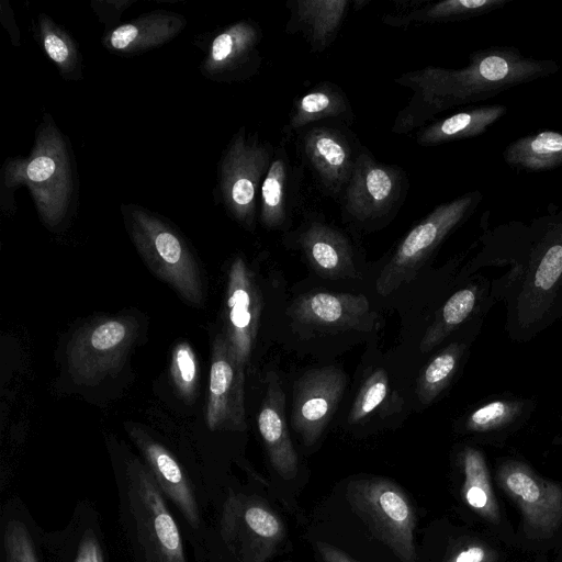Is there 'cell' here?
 I'll use <instances>...</instances> for the list:
<instances>
[{
  "label": "cell",
  "mask_w": 562,
  "mask_h": 562,
  "mask_svg": "<svg viewBox=\"0 0 562 562\" xmlns=\"http://www.w3.org/2000/svg\"><path fill=\"white\" fill-rule=\"evenodd\" d=\"M295 137L302 166L319 190L338 201L362 145L347 125L335 122L311 125Z\"/></svg>",
  "instance_id": "8"
},
{
  "label": "cell",
  "mask_w": 562,
  "mask_h": 562,
  "mask_svg": "<svg viewBox=\"0 0 562 562\" xmlns=\"http://www.w3.org/2000/svg\"><path fill=\"white\" fill-rule=\"evenodd\" d=\"M507 112L504 104H491L460 111L436 120L417 132L415 140L420 146H436L479 136Z\"/></svg>",
  "instance_id": "27"
},
{
  "label": "cell",
  "mask_w": 562,
  "mask_h": 562,
  "mask_svg": "<svg viewBox=\"0 0 562 562\" xmlns=\"http://www.w3.org/2000/svg\"><path fill=\"white\" fill-rule=\"evenodd\" d=\"M3 549L5 562H40L30 530L21 519H7Z\"/></svg>",
  "instance_id": "33"
},
{
  "label": "cell",
  "mask_w": 562,
  "mask_h": 562,
  "mask_svg": "<svg viewBox=\"0 0 562 562\" xmlns=\"http://www.w3.org/2000/svg\"><path fill=\"white\" fill-rule=\"evenodd\" d=\"M74 562H104L100 541L92 528L82 532Z\"/></svg>",
  "instance_id": "36"
},
{
  "label": "cell",
  "mask_w": 562,
  "mask_h": 562,
  "mask_svg": "<svg viewBox=\"0 0 562 562\" xmlns=\"http://www.w3.org/2000/svg\"><path fill=\"white\" fill-rule=\"evenodd\" d=\"M12 169V183L25 182L45 221L56 224L65 214L71 191L67 155L56 131L43 132L32 155Z\"/></svg>",
  "instance_id": "10"
},
{
  "label": "cell",
  "mask_w": 562,
  "mask_h": 562,
  "mask_svg": "<svg viewBox=\"0 0 562 562\" xmlns=\"http://www.w3.org/2000/svg\"><path fill=\"white\" fill-rule=\"evenodd\" d=\"M261 30L251 21L235 23L212 42L206 69L211 72H256L260 66Z\"/></svg>",
  "instance_id": "25"
},
{
  "label": "cell",
  "mask_w": 562,
  "mask_h": 562,
  "mask_svg": "<svg viewBox=\"0 0 562 562\" xmlns=\"http://www.w3.org/2000/svg\"><path fill=\"white\" fill-rule=\"evenodd\" d=\"M347 386L336 367L305 371L293 384L291 426L306 446H313L330 422Z\"/></svg>",
  "instance_id": "12"
},
{
  "label": "cell",
  "mask_w": 562,
  "mask_h": 562,
  "mask_svg": "<svg viewBox=\"0 0 562 562\" xmlns=\"http://www.w3.org/2000/svg\"><path fill=\"white\" fill-rule=\"evenodd\" d=\"M561 66L552 59L524 56L512 46H491L471 53L460 69L427 66L395 79L413 95L392 126L395 134L422 128L449 109L480 102L514 87L549 77Z\"/></svg>",
  "instance_id": "2"
},
{
  "label": "cell",
  "mask_w": 562,
  "mask_h": 562,
  "mask_svg": "<svg viewBox=\"0 0 562 562\" xmlns=\"http://www.w3.org/2000/svg\"><path fill=\"white\" fill-rule=\"evenodd\" d=\"M459 461L464 476L462 495L465 503L487 521L498 524L499 507L484 453L474 446L465 445L459 452Z\"/></svg>",
  "instance_id": "29"
},
{
  "label": "cell",
  "mask_w": 562,
  "mask_h": 562,
  "mask_svg": "<svg viewBox=\"0 0 562 562\" xmlns=\"http://www.w3.org/2000/svg\"><path fill=\"white\" fill-rule=\"evenodd\" d=\"M353 121L355 114L345 91L334 82L322 81L294 99L282 139L296 136L314 124L335 122L349 126Z\"/></svg>",
  "instance_id": "23"
},
{
  "label": "cell",
  "mask_w": 562,
  "mask_h": 562,
  "mask_svg": "<svg viewBox=\"0 0 562 562\" xmlns=\"http://www.w3.org/2000/svg\"><path fill=\"white\" fill-rule=\"evenodd\" d=\"M133 239L150 267L192 303L202 300L195 262L180 238L158 218L144 211L131 212Z\"/></svg>",
  "instance_id": "9"
},
{
  "label": "cell",
  "mask_w": 562,
  "mask_h": 562,
  "mask_svg": "<svg viewBox=\"0 0 562 562\" xmlns=\"http://www.w3.org/2000/svg\"><path fill=\"white\" fill-rule=\"evenodd\" d=\"M497 558V552L488 546L473 542L458 550L446 562H495Z\"/></svg>",
  "instance_id": "37"
},
{
  "label": "cell",
  "mask_w": 562,
  "mask_h": 562,
  "mask_svg": "<svg viewBox=\"0 0 562 562\" xmlns=\"http://www.w3.org/2000/svg\"><path fill=\"white\" fill-rule=\"evenodd\" d=\"M225 338L240 367L248 362L258 333L261 295L251 271L241 258L231 266L227 286Z\"/></svg>",
  "instance_id": "14"
},
{
  "label": "cell",
  "mask_w": 562,
  "mask_h": 562,
  "mask_svg": "<svg viewBox=\"0 0 562 562\" xmlns=\"http://www.w3.org/2000/svg\"><path fill=\"white\" fill-rule=\"evenodd\" d=\"M257 424L272 468L282 479H293L299 459L288 429L285 395L274 374L269 379Z\"/></svg>",
  "instance_id": "22"
},
{
  "label": "cell",
  "mask_w": 562,
  "mask_h": 562,
  "mask_svg": "<svg viewBox=\"0 0 562 562\" xmlns=\"http://www.w3.org/2000/svg\"><path fill=\"white\" fill-rule=\"evenodd\" d=\"M304 167L292 162L284 140L274 147L263 178L258 204L261 224L268 229H280L291 220L300 204Z\"/></svg>",
  "instance_id": "18"
},
{
  "label": "cell",
  "mask_w": 562,
  "mask_h": 562,
  "mask_svg": "<svg viewBox=\"0 0 562 562\" xmlns=\"http://www.w3.org/2000/svg\"><path fill=\"white\" fill-rule=\"evenodd\" d=\"M503 491L518 505L526 528L536 535L552 533L562 522V487L539 476L526 462L504 460L496 473Z\"/></svg>",
  "instance_id": "11"
},
{
  "label": "cell",
  "mask_w": 562,
  "mask_h": 562,
  "mask_svg": "<svg viewBox=\"0 0 562 562\" xmlns=\"http://www.w3.org/2000/svg\"><path fill=\"white\" fill-rule=\"evenodd\" d=\"M117 495L134 562H187L180 531L149 468L135 458L126 460Z\"/></svg>",
  "instance_id": "3"
},
{
  "label": "cell",
  "mask_w": 562,
  "mask_h": 562,
  "mask_svg": "<svg viewBox=\"0 0 562 562\" xmlns=\"http://www.w3.org/2000/svg\"><path fill=\"white\" fill-rule=\"evenodd\" d=\"M512 168L547 171L562 166V132L543 130L512 142L504 150Z\"/></svg>",
  "instance_id": "30"
},
{
  "label": "cell",
  "mask_w": 562,
  "mask_h": 562,
  "mask_svg": "<svg viewBox=\"0 0 562 562\" xmlns=\"http://www.w3.org/2000/svg\"><path fill=\"white\" fill-rule=\"evenodd\" d=\"M285 33L301 34L312 53H323L338 37L351 0H289Z\"/></svg>",
  "instance_id": "21"
},
{
  "label": "cell",
  "mask_w": 562,
  "mask_h": 562,
  "mask_svg": "<svg viewBox=\"0 0 562 562\" xmlns=\"http://www.w3.org/2000/svg\"><path fill=\"white\" fill-rule=\"evenodd\" d=\"M316 548L324 562H356L345 552L323 541L316 542Z\"/></svg>",
  "instance_id": "38"
},
{
  "label": "cell",
  "mask_w": 562,
  "mask_h": 562,
  "mask_svg": "<svg viewBox=\"0 0 562 562\" xmlns=\"http://www.w3.org/2000/svg\"><path fill=\"white\" fill-rule=\"evenodd\" d=\"M408 188L407 175L400 166L379 161L362 146L338 200L341 214L363 227L383 225L400 211Z\"/></svg>",
  "instance_id": "6"
},
{
  "label": "cell",
  "mask_w": 562,
  "mask_h": 562,
  "mask_svg": "<svg viewBox=\"0 0 562 562\" xmlns=\"http://www.w3.org/2000/svg\"><path fill=\"white\" fill-rule=\"evenodd\" d=\"M483 200L479 191L467 192L437 205L400 241L375 281V290L386 296L412 282L441 243L461 226Z\"/></svg>",
  "instance_id": "4"
},
{
  "label": "cell",
  "mask_w": 562,
  "mask_h": 562,
  "mask_svg": "<svg viewBox=\"0 0 562 562\" xmlns=\"http://www.w3.org/2000/svg\"><path fill=\"white\" fill-rule=\"evenodd\" d=\"M206 420L210 429H243L244 368L236 361L225 336L216 338L210 370Z\"/></svg>",
  "instance_id": "15"
},
{
  "label": "cell",
  "mask_w": 562,
  "mask_h": 562,
  "mask_svg": "<svg viewBox=\"0 0 562 562\" xmlns=\"http://www.w3.org/2000/svg\"><path fill=\"white\" fill-rule=\"evenodd\" d=\"M274 146L247 134L241 128L229 145L222 164L221 190L229 213L241 224L252 227L263 178Z\"/></svg>",
  "instance_id": "7"
},
{
  "label": "cell",
  "mask_w": 562,
  "mask_h": 562,
  "mask_svg": "<svg viewBox=\"0 0 562 562\" xmlns=\"http://www.w3.org/2000/svg\"><path fill=\"white\" fill-rule=\"evenodd\" d=\"M512 0H442L423 7L403 9L401 13L384 14L382 20L391 26L447 23L473 19L496 11Z\"/></svg>",
  "instance_id": "28"
},
{
  "label": "cell",
  "mask_w": 562,
  "mask_h": 562,
  "mask_svg": "<svg viewBox=\"0 0 562 562\" xmlns=\"http://www.w3.org/2000/svg\"><path fill=\"white\" fill-rule=\"evenodd\" d=\"M480 243L458 277L507 268L492 280V291L505 304L510 340L528 342L562 318V205L528 225L513 222L485 232Z\"/></svg>",
  "instance_id": "1"
},
{
  "label": "cell",
  "mask_w": 562,
  "mask_h": 562,
  "mask_svg": "<svg viewBox=\"0 0 562 562\" xmlns=\"http://www.w3.org/2000/svg\"><path fill=\"white\" fill-rule=\"evenodd\" d=\"M176 26H178L176 21H171L167 16L123 24L111 33L110 45L119 50L144 48L160 43L175 34Z\"/></svg>",
  "instance_id": "31"
},
{
  "label": "cell",
  "mask_w": 562,
  "mask_h": 562,
  "mask_svg": "<svg viewBox=\"0 0 562 562\" xmlns=\"http://www.w3.org/2000/svg\"><path fill=\"white\" fill-rule=\"evenodd\" d=\"M171 374L182 396L191 398L195 391L198 371L194 353L186 342L179 344L173 350Z\"/></svg>",
  "instance_id": "34"
},
{
  "label": "cell",
  "mask_w": 562,
  "mask_h": 562,
  "mask_svg": "<svg viewBox=\"0 0 562 562\" xmlns=\"http://www.w3.org/2000/svg\"><path fill=\"white\" fill-rule=\"evenodd\" d=\"M537 400L503 392L488 395L458 420L459 429L487 441L502 440L519 430L533 415Z\"/></svg>",
  "instance_id": "19"
},
{
  "label": "cell",
  "mask_w": 562,
  "mask_h": 562,
  "mask_svg": "<svg viewBox=\"0 0 562 562\" xmlns=\"http://www.w3.org/2000/svg\"><path fill=\"white\" fill-rule=\"evenodd\" d=\"M289 314L302 325L326 331L371 330L376 322L367 296L360 293H305L293 302Z\"/></svg>",
  "instance_id": "13"
},
{
  "label": "cell",
  "mask_w": 562,
  "mask_h": 562,
  "mask_svg": "<svg viewBox=\"0 0 562 562\" xmlns=\"http://www.w3.org/2000/svg\"><path fill=\"white\" fill-rule=\"evenodd\" d=\"M492 280L474 273L445 300L419 342L422 353L431 351L470 322L485 318L497 303Z\"/></svg>",
  "instance_id": "16"
},
{
  "label": "cell",
  "mask_w": 562,
  "mask_h": 562,
  "mask_svg": "<svg viewBox=\"0 0 562 562\" xmlns=\"http://www.w3.org/2000/svg\"><path fill=\"white\" fill-rule=\"evenodd\" d=\"M43 45L49 56L60 68L68 69L74 63V52L68 38L50 26H43Z\"/></svg>",
  "instance_id": "35"
},
{
  "label": "cell",
  "mask_w": 562,
  "mask_h": 562,
  "mask_svg": "<svg viewBox=\"0 0 562 562\" xmlns=\"http://www.w3.org/2000/svg\"><path fill=\"white\" fill-rule=\"evenodd\" d=\"M347 499L371 532L402 562H417L416 514L405 493L382 477L351 481Z\"/></svg>",
  "instance_id": "5"
},
{
  "label": "cell",
  "mask_w": 562,
  "mask_h": 562,
  "mask_svg": "<svg viewBox=\"0 0 562 562\" xmlns=\"http://www.w3.org/2000/svg\"><path fill=\"white\" fill-rule=\"evenodd\" d=\"M390 389L387 373L384 369L373 370L363 381L351 405L348 423L356 425L367 418L385 400Z\"/></svg>",
  "instance_id": "32"
},
{
  "label": "cell",
  "mask_w": 562,
  "mask_h": 562,
  "mask_svg": "<svg viewBox=\"0 0 562 562\" xmlns=\"http://www.w3.org/2000/svg\"><path fill=\"white\" fill-rule=\"evenodd\" d=\"M296 243L311 267L323 278L356 277L353 249L349 237L319 214L307 213L297 229Z\"/></svg>",
  "instance_id": "17"
},
{
  "label": "cell",
  "mask_w": 562,
  "mask_h": 562,
  "mask_svg": "<svg viewBox=\"0 0 562 562\" xmlns=\"http://www.w3.org/2000/svg\"><path fill=\"white\" fill-rule=\"evenodd\" d=\"M483 322L484 318H477L467 324L461 337L447 344L423 370L416 386L417 397L423 405L432 403L453 382Z\"/></svg>",
  "instance_id": "26"
},
{
  "label": "cell",
  "mask_w": 562,
  "mask_h": 562,
  "mask_svg": "<svg viewBox=\"0 0 562 562\" xmlns=\"http://www.w3.org/2000/svg\"><path fill=\"white\" fill-rule=\"evenodd\" d=\"M131 340V328L122 321L110 319L83 330L69 346L72 374L88 381L106 372L122 358Z\"/></svg>",
  "instance_id": "20"
},
{
  "label": "cell",
  "mask_w": 562,
  "mask_h": 562,
  "mask_svg": "<svg viewBox=\"0 0 562 562\" xmlns=\"http://www.w3.org/2000/svg\"><path fill=\"white\" fill-rule=\"evenodd\" d=\"M133 436L162 494L172 502L191 528L199 529L201 519L196 498L177 460L164 446L146 435L137 432Z\"/></svg>",
  "instance_id": "24"
}]
</instances>
